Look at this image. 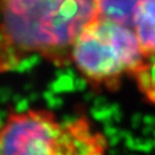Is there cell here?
Wrapping results in <instances>:
<instances>
[{"instance_id":"1","label":"cell","mask_w":155,"mask_h":155,"mask_svg":"<svg viewBox=\"0 0 155 155\" xmlns=\"http://www.w3.org/2000/svg\"><path fill=\"white\" fill-rule=\"evenodd\" d=\"M99 15V0H0V74L35 56L70 64L75 39Z\"/></svg>"},{"instance_id":"2","label":"cell","mask_w":155,"mask_h":155,"mask_svg":"<svg viewBox=\"0 0 155 155\" xmlns=\"http://www.w3.org/2000/svg\"><path fill=\"white\" fill-rule=\"evenodd\" d=\"M70 63L95 91L114 92L125 78H133L155 104V63L145 56L131 27L97 16L75 39Z\"/></svg>"},{"instance_id":"4","label":"cell","mask_w":155,"mask_h":155,"mask_svg":"<svg viewBox=\"0 0 155 155\" xmlns=\"http://www.w3.org/2000/svg\"><path fill=\"white\" fill-rule=\"evenodd\" d=\"M131 28L145 56L155 63V0H140L137 4Z\"/></svg>"},{"instance_id":"3","label":"cell","mask_w":155,"mask_h":155,"mask_svg":"<svg viewBox=\"0 0 155 155\" xmlns=\"http://www.w3.org/2000/svg\"><path fill=\"white\" fill-rule=\"evenodd\" d=\"M107 148L84 116L60 122L47 109H28L11 113L0 125V155H99Z\"/></svg>"}]
</instances>
